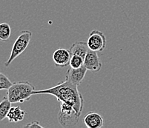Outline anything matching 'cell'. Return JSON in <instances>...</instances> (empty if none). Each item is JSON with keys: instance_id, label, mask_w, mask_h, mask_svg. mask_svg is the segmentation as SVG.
I'll list each match as a JSON object with an SVG mask.
<instances>
[{"instance_id": "obj_1", "label": "cell", "mask_w": 149, "mask_h": 128, "mask_svg": "<svg viewBox=\"0 0 149 128\" xmlns=\"http://www.w3.org/2000/svg\"><path fill=\"white\" fill-rule=\"evenodd\" d=\"M78 86L67 80L59 82L56 85L45 90H35V94H48L55 96L58 102H65L71 104L77 113L81 116L84 106V99L79 92Z\"/></svg>"}, {"instance_id": "obj_2", "label": "cell", "mask_w": 149, "mask_h": 128, "mask_svg": "<svg viewBox=\"0 0 149 128\" xmlns=\"http://www.w3.org/2000/svg\"><path fill=\"white\" fill-rule=\"evenodd\" d=\"M35 90L34 86L28 81L13 82L7 90V97L12 104L23 103L30 100Z\"/></svg>"}, {"instance_id": "obj_3", "label": "cell", "mask_w": 149, "mask_h": 128, "mask_svg": "<svg viewBox=\"0 0 149 128\" xmlns=\"http://www.w3.org/2000/svg\"><path fill=\"white\" fill-rule=\"evenodd\" d=\"M60 110L58 113V121L63 127H73L78 124L80 115L77 113L72 105L60 102Z\"/></svg>"}, {"instance_id": "obj_4", "label": "cell", "mask_w": 149, "mask_h": 128, "mask_svg": "<svg viewBox=\"0 0 149 128\" xmlns=\"http://www.w3.org/2000/svg\"><path fill=\"white\" fill-rule=\"evenodd\" d=\"M31 36H32V33L29 30H22L20 33L19 36H18V38L17 39L13 44L10 57L5 62V67H9L13 62V60L17 59L18 56H19L26 50L30 42H31Z\"/></svg>"}, {"instance_id": "obj_5", "label": "cell", "mask_w": 149, "mask_h": 128, "mask_svg": "<svg viewBox=\"0 0 149 128\" xmlns=\"http://www.w3.org/2000/svg\"><path fill=\"white\" fill-rule=\"evenodd\" d=\"M87 43L90 50L96 52H102L106 47V37L102 32L94 30L89 34Z\"/></svg>"}, {"instance_id": "obj_6", "label": "cell", "mask_w": 149, "mask_h": 128, "mask_svg": "<svg viewBox=\"0 0 149 128\" xmlns=\"http://www.w3.org/2000/svg\"><path fill=\"white\" fill-rule=\"evenodd\" d=\"M84 66L87 68L88 71L92 72H99L102 69V64L97 52L89 49L84 59Z\"/></svg>"}, {"instance_id": "obj_7", "label": "cell", "mask_w": 149, "mask_h": 128, "mask_svg": "<svg viewBox=\"0 0 149 128\" xmlns=\"http://www.w3.org/2000/svg\"><path fill=\"white\" fill-rule=\"evenodd\" d=\"M87 71L88 69L85 66H82V67L77 69L70 67V69L68 70L65 74V80L68 81L75 85L79 86L85 78Z\"/></svg>"}, {"instance_id": "obj_8", "label": "cell", "mask_w": 149, "mask_h": 128, "mask_svg": "<svg viewBox=\"0 0 149 128\" xmlns=\"http://www.w3.org/2000/svg\"><path fill=\"white\" fill-rule=\"evenodd\" d=\"M70 57L71 54L69 50L65 48L56 50L53 53V61L57 67H64L69 65Z\"/></svg>"}, {"instance_id": "obj_9", "label": "cell", "mask_w": 149, "mask_h": 128, "mask_svg": "<svg viewBox=\"0 0 149 128\" xmlns=\"http://www.w3.org/2000/svg\"><path fill=\"white\" fill-rule=\"evenodd\" d=\"M84 124L88 128H100L103 126L104 119L95 112H89L83 118Z\"/></svg>"}, {"instance_id": "obj_10", "label": "cell", "mask_w": 149, "mask_h": 128, "mask_svg": "<svg viewBox=\"0 0 149 128\" xmlns=\"http://www.w3.org/2000/svg\"><path fill=\"white\" fill-rule=\"evenodd\" d=\"M88 51V45L86 42H77L69 48L71 56H79L84 59Z\"/></svg>"}, {"instance_id": "obj_11", "label": "cell", "mask_w": 149, "mask_h": 128, "mask_svg": "<svg viewBox=\"0 0 149 128\" xmlns=\"http://www.w3.org/2000/svg\"><path fill=\"white\" fill-rule=\"evenodd\" d=\"M25 114H26V112L22 110L19 106L11 107L7 118L8 119L9 122L17 123L24 119Z\"/></svg>"}, {"instance_id": "obj_12", "label": "cell", "mask_w": 149, "mask_h": 128, "mask_svg": "<svg viewBox=\"0 0 149 128\" xmlns=\"http://www.w3.org/2000/svg\"><path fill=\"white\" fill-rule=\"evenodd\" d=\"M11 104L8 97H4L2 102H0V122L7 118L11 108Z\"/></svg>"}, {"instance_id": "obj_13", "label": "cell", "mask_w": 149, "mask_h": 128, "mask_svg": "<svg viewBox=\"0 0 149 128\" xmlns=\"http://www.w3.org/2000/svg\"><path fill=\"white\" fill-rule=\"evenodd\" d=\"M11 35V28L9 24L6 22L0 24V40L7 41L10 38Z\"/></svg>"}, {"instance_id": "obj_14", "label": "cell", "mask_w": 149, "mask_h": 128, "mask_svg": "<svg viewBox=\"0 0 149 128\" xmlns=\"http://www.w3.org/2000/svg\"><path fill=\"white\" fill-rule=\"evenodd\" d=\"M69 65L70 67L77 69L84 66V58L79 56H71Z\"/></svg>"}, {"instance_id": "obj_15", "label": "cell", "mask_w": 149, "mask_h": 128, "mask_svg": "<svg viewBox=\"0 0 149 128\" xmlns=\"http://www.w3.org/2000/svg\"><path fill=\"white\" fill-rule=\"evenodd\" d=\"M13 84L11 81L2 73H0V90H8Z\"/></svg>"}, {"instance_id": "obj_16", "label": "cell", "mask_w": 149, "mask_h": 128, "mask_svg": "<svg viewBox=\"0 0 149 128\" xmlns=\"http://www.w3.org/2000/svg\"><path fill=\"white\" fill-rule=\"evenodd\" d=\"M24 127H42V126L40 125V122H37V121H33V122H31V123H28L27 125H25L24 126Z\"/></svg>"}]
</instances>
